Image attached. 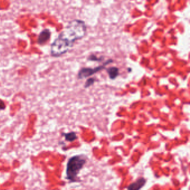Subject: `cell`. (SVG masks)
Segmentation results:
<instances>
[{"instance_id": "obj_7", "label": "cell", "mask_w": 190, "mask_h": 190, "mask_svg": "<svg viewBox=\"0 0 190 190\" xmlns=\"http://www.w3.org/2000/svg\"><path fill=\"white\" fill-rule=\"evenodd\" d=\"M65 139L68 142H73L78 139L76 133L75 132H71L70 133H64Z\"/></svg>"}, {"instance_id": "obj_10", "label": "cell", "mask_w": 190, "mask_h": 190, "mask_svg": "<svg viewBox=\"0 0 190 190\" xmlns=\"http://www.w3.org/2000/svg\"><path fill=\"white\" fill-rule=\"evenodd\" d=\"M6 108L5 104L4 103V102L2 101V100H0V110H3Z\"/></svg>"}, {"instance_id": "obj_4", "label": "cell", "mask_w": 190, "mask_h": 190, "mask_svg": "<svg viewBox=\"0 0 190 190\" xmlns=\"http://www.w3.org/2000/svg\"><path fill=\"white\" fill-rule=\"evenodd\" d=\"M50 31L48 29H45L40 33L38 38V44L40 45L45 44L50 39Z\"/></svg>"}, {"instance_id": "obj_8", "label": "cell", "mask_w": 190, "mask_h": 190, "mask_svg": "<svg viewBox=\"0 0 190 190\" xmlns=\"http://www.w3.org/2000/svg\"><path fill=\"white\" fill-rule=\"evenodd\" d=\"M95 81H96V80H95V78H90L89 79H88L85 82L84 88H89L90 86L93 85L94 84Z\"/></svg>"}, {"instance_id": "obj_5", "label": "cell", "mask_w": 190, "mask_h": 190, "mask_svg": "<svg viewBox=\"0 0 190 190\" xmlns=\"http://www.w3.org/2000/svg\"><path fill=\"white\" fill-rule=\"evenodd\" d=\"M147 182V180L145 178H138L136 182L130 184L127 189L129 190H139L144 187Z\"/></svg>"}, {"instance_id": "obj_2", "label": "cell", "mask_w": 190, "mask_h": 190, "mask_svg": "<svg viewBox=\"0 0 190 190\" xmlns=\"http://www.w3.org/2000/svg\"><path fill=\"white\" fill-rule=\"evenodd\" d=\"M87 163L84 155H76L69 159L66 170V178L71 182H76L78 175Z\"/></svg>"}, {"instance_id": "obj_9", "label": "cell", "mask_w": 190, "mask_h": 190, "mask_svg": "<svg viewBox=\"0 0 190 190\" xmlns=\"http://www.w3.org/2000/svg\"><path fill=\"white\" fill-rule=\"evenodd\" d=\"M88 60L89 61H101L103 60V59L101 57H96L94 55H90L88 58Z\"/></svg>"}, {"instance_id": "obj_1", "label": "cell", "mask_w": 190, "mask_h": 190, "mask_svg": "<svg viewBox=\"0 0 190 190\" xmlns=\"http://www.w3.org/2000/svg\"><path fill=\"white\" fill-rule=\"evenodd\" d=\"M87 30L84 21L75 19L70 21L51 45V55L59 57L68 52L76 41L85 36Z\"/></svg>"}, {"instance_id": "obj_3", "label": "cell", "mask_w": 190, "mask_h": 190, "mask_svg": "<svg viewBox=\"0 0 190 190\" xmlns=\"http://www.w3.org/2000/svg\"><path fill=\"white\" fill-rule=\"evenodd\" d=\"M113 61L112 59H109L105 63L103 64L102 65L98 66L97 67H95L94 68H82L78 74V78L79 79H82L87 78H88L89 76H92L94 75L95 73L103 70L105 69V66L111 63H112Z\"/></svg>"}, {"instance_id": "obj_6", "label": "cell", "mask_w": 190, "mask_h": 190, "mask_svg": "<svg viewBox=\"0 0 190 190\" xmlns=\"http://www.w3.org/2000/svg\"><path fill=\"white\" fill-rule=\"evenodd\" d=\"M109 78L111 80L115 79L119 75V69L117 67L112 66L106 69Z\"/></svg>"}]
</instances>
